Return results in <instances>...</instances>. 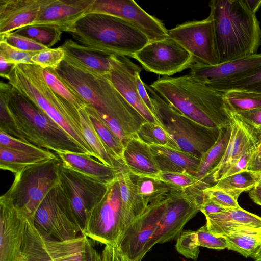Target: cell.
Returning <instances> with one entry per match:
<instances>
[{
  "label": "cell",
  "instance_id": "61",
  "mask_svg": "<svg viewBox=\"0 0 261 261\" xmlns=\"http://www.w3.org/2000/svg\"><path fill=\"white\" fill-rule=\"evenodd\" d=\"M254 151L258 153H261V140Z\"/></svg>",
  "mask_w": 261,
  "mask_h": 261
},
{
  "label": "cell",
  "instance_id": "49",
  "mask_svg": "<svg viewBox=\"0 0 261 261\" xmlns=\"http://www.w3.org/2000/svg\"><path fill=\"white\" fill-rule=\"evenodd\" d=\"M255 149L247 151L239 159L234 162L226 170L221 178H226L241 172L246 171L249 161Z\"/></svg>",
  "mask_w": 261,
  "mask_h": 261
},
{
  "label": "cell",
  "instance_id": "34",
  "mask_svg": "<svg viewBox=\"0 0 261 261\" xmlns=\"http://www.w3.org/2000/svg\"><path fill=\"white\" fill-rule=\"evenodd\" d=\"M206 85L223 92L237 90L261 93V66L243 76Z\"/></svg>",
  "mask_w": 261,
  "mask_h": 261
},
{
  "label": "cell",
  "instance_id": "47",
  "mask_svg": "<svg viewBox=\"0 0 261 261\" xmlns=\"http://www.w3.org/2000/svg\"><path fill=\"white\" fill-rule=\"evenodd\" d=\"M197 243L199 247L215 250H223L227 248L225 239L215 236L207 228L206 224L196 231Z\"/></svg>",
  "mask_w": 261,
  "mask_h": 261
},
{
  "label": "cell",
  "instance_id": "32",
  "mask_svg": "<svg viewBox=\"0 0 261 261\" xmlns=\"http://www.w3.org/2000/svg\"><path fill=\"white\" fill-rule=\"evenodd\" d=\"M227 248L241 254L245 257L253 256L261 248V229L242 231L222 237Z\"/></svg>",
  "mask_w": 261,
  "mask_h": 261
},
{
  "label": "cell",
  "instance_id": "46",
  "mask_svg": "<svg viewBox=\"0 0 261 261\" xmlns=\"http://www.w3.org/2000/svg\"><path fill=\"white\" fill-rule=\"evenodd\" d=\"M157 180L177 188L185 189L193 186L197 182L195 176L187 173L162 171L160 172Z\"/></svg>",
  "mask_w": 261,
  "mask_h": 261
},
{
  "label": "cell",
  "instance_id": "37",
  "mask_svg": "<svg viewBox=\"0 0 261 261\" xmlns=\"http://www.w3.org/2000/svg\"><path fill=\"white\" fill-rule=\"evenodd\" d=\"M13 32L30 38L47 48L58 43L62 34V31L56 28L38 25L25 27Z\"/></svg>",
  "mask_w": 261,
  "mask_h": 261
},
{
  "label": "cell",
  "instance_id": "35",
  "mask_svg": "<svg viewBox=\"0 0 261 261\" xmlns=\"http://www.w3.org/2000/svg\"><path fill=\"white\" fill-rule=\"evenodd\" d=\"M42 72L44 80L50 88L77 111L86 107L87 105L83 99L59 75L55 69H43Z\"/></svg>",
  "mask_w": 261,
  "mask_h": 261
},
{
  "label": "cell",
  "instance_id": "38",
  "mask_svg": "<svg viewBox=\"0 0 261 261\" xmlns=\"http://www.w3.org/2000/svg\"><path fill=\"white\" fill-rule=\"evenodd\" d=\"M0 147L22 152L50 160L57 159L58 156L49 150L40 148L0 130Z\"/></svg>",
  "mask_w": 261,
  "mask_h": 261
},
{
  "label": "cell",
  "instance_id": "8",
  "mask_svg": "<svg viewBox=\"0 0 261 261\" xmlns=\"http://www.w3.org/2000/svg\"><path fill=\"white\" fill-rule=\"evenodd\" d=\"M158 191L145 200L143 212L125 228L116 246L132 261L140 260L156 243L160 224L165 205L166 188Z\"/></svg>",
  "mask_w": 261,
  "mask_h": 261
},
{
  "label": "cell",
  "instance_id": "1",
  "mask_svg": "<svg viewBox=\"0 0 261 261\" xmlns=\"http://www.w3.org/2000/svg\"><path fill=\"white\" fill-rule=\"evenodd\" d=\"M150 86L181 114L204 126L220 130L230 124L224 92L190 74L176 77L164 76Z\"/></svg>",
  "mask_w": 261,
  "mask_h": 261
},
{
  "label": "cell",
  "instance_id": "44",
  "mask_svg": "<svg viewBox=\"0 0 261 261\" xmlns=\"http://www.w3.org/2000/svg\"><path fill=\"white\" fill-rule=\"evenodd\" d=\"M37 53L20 50L0 40V57L14 64H34L32 58Z\"/></svg>",
  "mask_w": 261,
  "mask_h": 261
},
{
  "label": "cell",
  "instance_id": "6",
  "mask_svg": "<svg viewBox=\"0 0 261 261\" xmlns=\"http://www.w3.org/2000/svg\"><path fill=\"white\" fill-rule=\"evenodd\" d=\"M154 107L153 115L168 134L174 148L201 159L216 143L220 130L204 126L185 116L144 83Z\"/></svg>",
  "mask_w": 261,
  "mask_h": 261
},
{
  "label": "cell",
  "instance_id": "7",
  "mask_svg": "<svg viewBox=\"0 0 261 261\" xmlns=\"http://www.w3.org/2000/svg\"><path fill=\"white\" fill-rule=\"evenodd\" d=\"M60 158L27 167L14 174L4 194L12 203L34 221L36 212L48 193L59 184Z\"/></svg>",
  "mask_w": 261,
  "mask_h": 261
},
{
  "label": "cell",
  "instance_id": "23",
  "mask_svg": "<svg viewBox=\"0 0 261 261\" xmlns=\"http://www.w3.org/2000/svg\"><path fill=\"white\" fill-rule=\"evenodd\" d=\"M42 0H0V35L33 25Z\"/></svg>",
  "mask_w": 261,
  "mask_h": 261
},
{
  "label": "cell",
  "instance_id": "41",
  "mask_svg": "<svg viewBox=\"0 0 261 261\" xmlns=\"http://www.w3.org/2000/svg\"><path fill=\"white\" fill-rule=\"evenodd\" d=\"M202 192L205 198L225 210L240 207L238 198L241 193L217 189L213 186L203 189Z\"/></svg>",
  "mask_w": 261,
  "mask_h": 261
},
{
  "label": "cell",
  "instance_id": "27",
  "mask_svg": "<svg viewBox=\"0 0 261 261\" xmlns=\"http://www.w3.org/2000/svg\"><path fill=\"white\" fill-rule=\"evenodd\" d=\"M61 47L65 51V59L73 61L91 72L106 75L112 69L110 55L92 50L72 39L66 40Z\"/></svg>",
  "mask_w": 261,
  "mask_h": 261
},
{
  "label": "cell",
  "instance_id": "62",
  "mask_svg": "<svg viewBox=\"0 0 261 261\" xmlns=\"http://www.w3.org/2000/svg\"><path fill=\"white\" fill-rule=\"evenodd\" d=\"M256 130L258 132V133L259 134V135L261 136V126H259V127H258L256 129Z\"/></svg>",
  "mask_w": 261,
  "mask_h": 261
},
{
  "label": "cell",
  "instance_id": "4",
  "mask_svg": "<svg viewBox=\"0 0 261 261\" xmlns=\"http://www.w3.org/2000/svg\"><path fill=\"white\" fill-rule=\"evenodd\" d=\"M42 70L34 64H15L6 79L63 128L87 155L96 159L83 135L79 111L50 88Z\"/></svg>",
  "mask_w": 261,
  "mask_h": 261
},
{
  "label": "cell",
  "instance_id": "31",
  "mask_svg": "<svg viewBox=\"0 0 261 261\" xmlns=\"http://www.w3.org/2000/svg\"><path fill=\"white\" fill-rule=\"evenodd\" d=\"M85 110L111 155L117 162H122L124 146L120 139L101 119L94 108L87 105Z\"/></svg>",
  "mask_w": 261,
  "mask_h": 261
},
{
  "label": "cell",
  "instance_id": "48",
  "mask_svg": "<svg viewBox=\"0 0 261 261\" xmlns=\"http://www.w3.org/2000/svg\"><path fill=\"white\" fill-rule=\"evenodd\" d=\"M132 178L137 186L139 194L144 201L166 185V183L153 178L140 177L133 175H132Z\"/></svg>",
  "mask_w": 261,
  "mask_h": 261
},
{
  "label": "cell",
  "instance_id": "15",
  "mask_svg": "<svg viewBox=\"0 0 261 261\" xmlns=\"http://www.w3.org/2000/svg\"><path fill=\"white\" fill-rule=\"evenodd\" d=\"M231 134L223 158L218 165L200 182L193 186L199 190L217 182L229 167L248 151L254 149L261 140L257 130L238 114L229 109Z\"/></svg>",
  "mask_w": 261,
  "mask_h": 261
},
{
  "label": "cell",
  "instance_id": "51",
  "mask_svg": "<svg viewBox=\"0 0 261 261\" xmlns=\"http://www.w3.org/2000/svg\"><path fill=\"white\" fill-rule=\"evenodd\" d=\"M236 113L256 129L261 126V108Z\"/></svg>",
  "mask_w": 261,
  "mask_h": 261
},
{
  "label": "cell",
  "instance_id": "40",
  "mask_svg": "<svg viewBox=\"0 0 261 261\" xmlns=\"http://www.w3.org/2000/svg\"><path fill=\"white\" fill-rule=\"evenodd\" d=\"M256 182L255 178L251 174L245 171L221 178L212 186L217 189L242 193L250 191L254 188Z\"/></svg>",
  "mask_w": 261,
  "mask_h": 261
},
{
  "label": "cell",
  "instance_id": "39",
  "mask_svg": "<svg viewBox=\"0 0 261 261\" xmlns=\"http://www.w3.org/2000/svg\"><path fill=\"white\" fill-rule=\"evenodd\" d=\"M136 136L150 146L161 145L174 149L168 134L160 124L146 121L138 130Z\"/></svg>",
  "mask_w": 261,
  "mask_h": 261
},
{
  "label": "cell",
  "instance_id": "11",
  "mask_svg": "<svg viewBox=\"0 0 261 261\" xmlns=\"http://www.w3.org/2000/svg\"><path fill=\"white\" fill-rule=\"evenodd\" d=\"M33 221L42 233L59 241L75 239L81 232L67 198L59 184L45 196L36 212Z\"/></svg>",
  "mask_w": 261,
  "mask_h": 261
},
{
  "label": "cell",
  "instance_id": "57",
  "mask_svg": "<svg viewBox=\"0 0 261 261\" xmlns=\"http://www.w3.org/2000/svg\"><path fill=\"white\" fill-rule=\"evenodd\" d=\"M249 196L254 203L261 206V188H253L249 191Z\"/></svg>",
  "mask_w": 261,
  "mask_h": 261
},
{
  "label": "cell",
  "instance_id": "10",
  "mask_svg": "<svg viewBox=\"0 0 261 261\" xmlns=\"http://www.w3.org/2000/svg\"><path fill=\"white\" fill-rule=\"evenodd\" d=\"M59 185L82 233L88 213L102 199L108 184L68 169L61 163L59 167Z\"/></svg>",
  "mask_w": 261,
  "mask_h": 261
},
{
  "label": "cell",
  "instance_id": "55",
  "mask_svg": "<svg viewBox=\"0 0 261 261\" xmlns=\"http://www.w3.org/2000/svg\"><path fill=\"white\" fill-rule=\"evenodd\" d=\"M86 260L101 261V254L94 248L88 238L86 242Z\"/></svg>",
  "mask_w": 261,
  "mask_h": 261
},
{
  "label": "cell",
  "instance_id": "19",
  "mask_svg": "<svg viewBox=\"0 0 261 261\" xmlns=\"http://www.w3.org/2000/svg\"><path fill=\"white\" fill-rule=\"evenodd\" d=\"M24 261H76L71 246L59 245L57 240L42 233L27 217L22 244Z\"/></svg>",
  "mask_w": 261,
  "mask_h": 261
},
{
  "label": "cell",
  "instance_id": "59",
  "mask_svg": "<svg viewBox=\"0 0 261 261\" xmlns=\"http://www.w3.org/2000/svg\"><path fill=\"white\" fill-rule=\"evenodd\" d=\"M256 180V185L254 187L261 188V172L254 173L249 172Z\"/></svg>",
  "mask_w": 261,
  "mask_h": 261
},
{
  "label": "cell",
  "instance_id": "28",
  "mask_svg": "<svg viewBox=\"0 0 261 261\" xmlns=\"http://www.w3.org/2000/svg\"><path fill=\"white\" fill-rule=\"evenodd\" d=\"M118 180L122 212L127 226L143 212L145 202L139 194L137 186L124 164L120 168Z\"/></svg>",
  "mask_w": 261,
  "mask_h": 261
},
{
  "label": "cell",
  "instance_id": "56",
  "mask_svg": "<svg viewBox=\"0 0 261 261\" xmlns=\"http://www.w3.org/2000/svg\"><path fill=\"white\" fill-rule=\"evenodd\" d=\"M14 64L10 63L0 57V75L2 77L6 79L10 73Z\"/></svg>",
  "mask_w": 261,
  "mask_h": 261
},
{
  "label": "cell",
  "instance_id": "53",
  "mask_svg": "<svg viewBox=\"0 0 261 261\" xmlns=\"http://www.w3.org/2000/svg\"><path fill=\"white\" fill-rule=\"evenodd\" d=\"M224 208L217 204L212 200L204 197V200L200 205V211L205 216L211 214L221 212L225 210Z\"/></svg>",
  "mask_w": 261,
  "mask_h": 261
},
{
  "label": "cell",
  "instance_id": "18",
  "mask_svg": "<svg viewBox=\"0 0 261 261\" xmlns=\"http://www.w3.org/2000/svg\"><path fill=\"white\" fill-rule=\"evenodd\" d=\"M112 69L106 76L115 88L148 122L158 123L153 114L141 98L137 76L142 68L124 56L110 55Z\"/></svg>",
  "mask_w": 261,
  "mask_h": 261
},
{
  "label": "cell",
  "instance_id": "26",
  "mask_svg": "<svg viewBox=\"0 0 261 261\" xmlns=\"http://www.w3.org/2000/svg\"><path fill=\"white\" fill-rule=\"evenodd\" d=\"M161 171L187 173L195 176L200 159L167 146L150 145Z\"/></svg>",
  "mask_w": 261,
  "mask_h": 261
},
{
  "label": "cell",
  "instance_id": "14",
  "mask_svg": "<svg viewBox=\"0 0 261 261\" xmlns=\"http://www.w3.org/2000/svg\"><path fill=\"white\" fill-rule=\"evenodd\" d=\"M168 34L192 55L193 64H218L214 22L210 15L201 20L176 25L168 30Z\"/></svg>",
  "mask_w": 261,
  "mask_h": 261
},
{
  "label": "cell",
  "instance_id": "43",
  "mask_svg": "<svg viewBox=\"0 0 261 261\" xmlns=\"http://www.w3.org/2000/svg\"><path fill=\"white\" fill-rule=\"evenodd\" d=\"M65 58V51L60 46L55 48H48L37 53L32 57V61L35 65L43 69L51 68L56 69Z\"/></svg>",
  "mask_w": 261,
  "mask_h": 261
},
{
  "label": "cell",
  "instance_id": "13",
  "mask_svg": "<svg viewBox=\"0 0 261 261\" xmlns=\"http://www.w3.org/2000/svg\"><path fill=\"white\" fill-rule=\"evenodd\" d=\"M130 57L139 62L146 71L167 76L190 68L193 64L192 55L169 36L150 41Z\"/></svg>",
  "mask_w": 261,
  "mask_h": 261
},
{
  "label": "cell",
  "instance_id": "17",
  "mask_svg": "<svg viewBox=\"0 0 261 261\" xmlns=\"http://www.w3.org/2000/svg\"><path fill=\"white\" fill-rule=\"evenodd\" d=\"M27 216L3 194L0 197V261H24L22 244Z\"/></svg>",
  "mask_w": 261,
  "mask_h": 261
},
{
  "label": "cell",
  "instance_id": "58",
  "mask_svg": "<svg viewBox=\"0 0 261 261\" xmlns=\"http://www.w3.org/2000/svg\"><path fill=\"white\" fill-rule=\"evenodd\" d=\"M244 2L249 10L255 14L261 7V0H244Z\"/></svg>",
  "mask_w": 261,
  "mask_h": 261
},
{
  "label": "cell",
  "instance_id": "54",
  "mask_svg": "<svg viewBox=\"0 0 261 261\" xmlns=\"http://www.w3.org/2000/svg\"><path fill=\"white\" fill-rule=\"evenodd\" d=\"M254 150L249 161L246 171L261 172V153L255 152Z\"/></svg>",
  "mask_w": 261,
  "mask_h": 261
},
{
  "label": "cell",
  "instance_id": "21",
  "mask_svg": "<svg viewBox=\"0 0 261 261\" xmlns=\"http://www.w3.org/2000/svg\"><path fill=\"white\" fill-rule=\"evenodd\" d=\"M261 66V54L214 66L193 64L189 74L205 84L243 76Z\"/></svg>",
  "mask_w": 261,
  "mask_h": 261
},
{
  "label": "cell",
  "instance_id": "9",
  "mask_svg": "<svg viewBox=\"0 0 261 261\" xmlns=\"http://www.w3.org/2000/svg\"><path fill=\"white\" fill-rule=\"evenodd\" d=\"M126 226L117 178L108 185L102 199L88 213L81 234L105 245H116Z\"/></svg>",
  "mask_w": 261,
  "mask_h": 261
},
{
  "label": "cell",
  "instance_id": "50",
  "mask_svg": "<svg viewBox=\"0 0 261 261\" xmlns=\"http://www.w3.org/2000/svg\"><path fill=\"white\" fill-rule=\"evenodd\" d=\"M101 261L132 260L123 255L116 245H105L101 254Z\"/></svg>",
  "mask_w": 261,
  "mask_h": 261
},
{
  "label": "cell",
  "instance_id": "60",
  "mask_svg": "<svg viewBox=\"0 0 261 261\" xmlns=\"http://www.w3.org/2000/svg\"><path fill=\"white\" fill-rule=\"evenodd\" d=\"M252 258L254 261H261V248Z\"/></svg>",
  "mask_w": 261,
  "mask_h": 261
},
{
  "label": "cell",
  "instance_id": "12",
  "mask_svg": "<svg viewBox=\"0 0 261 261\" xmlns=\"http://www.w3.org/2000/svg\"><path fill=\"white\" fill-rule=\"evenodd\" d=\"M202 199L189 188L169 185L166 188L165 208L161 217L158 243L177 238L186 223L200 211Z\"/></svg>",
  "mask_w": 261,
  "mask_h": 261
},
{
  "label": "cell",
  "instance_id": "2",
  "mask_svg": "<svg viewBox=\"0 0 261 261\" xmlns=\"http://www.w3.org/2000/svg\"><path fill=\"white\" fill-rule=\"evenodd\" d=\"M209 6L218 64L257 54L260 23L244 0H212Z\"/></svg>",
  "mask_w": 261,
  "mask_h": 261
},
{
  "label": "cell",
  "instance_id": "33",
  "mask_svg": "<svg viewBox=\"0 0 261 261\" xmlns=\"http://www.w3.org/2000/svg\"><path fill=\"white\" fill-rule=\"evenodd\" d=\"M50 159L0 147V168L14 174L23 169Z\"/></svg>",
  "mask_w": 261,
  "mask_h": 261
},
{
  "label": "cell",
  "instance_id": "36",
  "mask_svg": "<svg viewBox=\"0 0 261 261\" xmlns=\"http://www.w3.org/2000/svg\"><path fill=\"white\" fill-rule=\"evenodd\" d=\"M228 108L235 113L261 108V93L232 90L224 92Z\"/></svg>",
  "mask_w": 261,
  "mask_h": 261
},
{
  "label": "cell",
  "instance_id": "24",
  "mask_svg": "<svg viewBox=\"0 0 261 261\" xmlns=\"http://www.w3.org/2000/svg\"><path fill=\"white\" fill-rule=\"evenodd\" d=\"M122 162L132 175L157 179L161 171L150 145L137 136L124 145Z\"/></svg>",
  "mask_w": 261,
  "mask_h": 261
},
{
  "label": "cell",
  "instance_id": "52",
  "mask_svg": "<svg viewBox=\"0 0 261 261\" xmlns=\"http://www.w3.org/2000/svg\"><path fill=\"white\" fill-rule=\"evenodd\" d=\"M137 83L138 92L141 98L151 112L153 114L154 107L153 104L145 87L144 83L140 77V74L137 76Z\"/></svg>",
  "mask_w": 261,
  "mask_h": 261
},
{
  "label": "cell",
  "instance_id": "22",
  "mask_svg": "<svg viewBox=\"0 0 261 261\" xmlns=\"http://www.w3.org/2000/svg\"><path fill=\"white\" fill-rule=\"evenodd\" d=\"M206 225L214 234L223 237L235 233L261 229V217L241 207L226 209L205 216Z\"/></svg>",
  "mask_w": 261,
  "mask_h": 261
},
{
  "label": "cell",
  "instance_id": "5",
  "mask_svg": "<svg viewBox=\"0 0 261 261\" xmlns=\"http://www.w3.org/2000/svg\"><path fill=\"white\" fill-rule=\"evenodd\" d=\"M70 34L79 44L108 55L130 57L150 42L146 35L127 21L101 13L86 14Z\"/></svg>",
  "mask_w": 261,
  "mask_h": 261
},
{
  "label": "cell",
  "instance_id": "25",
  "mask_svg": "<svg viewBox=\"0 0 261 261\" xmlns=\"http://www.w3.org/2000/svg\"><path fill=\"white\" fill-rule=\"evenodd\" d=\"M56 154L64 167L107 184L117 179L120 168L123 164L112 167L83 153L58 152Z\"/></svg>",
  "mask_w": 261,
  "mask_h": 261
},
{
  "label": "cell",
  "instance_id": "30",
  "mask_svg": "<svg viewBox=\"0 0 261 261\" xmlns=\"http://www.w3.org/2000/svg\"><path fill=\"white\" fill-rule=\"evenodd\" d=\"M79 112L83 135L94 152L96 159L108 166H119L122 162H117L111 155L94 128L85 108L79 110Z\"/></svg>",
  "mask_w": 261,
  "mask_h": 261
},
{
  "label": "cell",
  "instance_id": "29",
  "mask_svg": "<svg viewBox=\"0 0 261 261\" xmlns=\"http://www.w3.org/2000/svg\"><path fill=\"white\" fill-rule=\"evenodd\" d=\"M230 134V124L220 129L216 143L200 159V162L195 176L197 180L195 184L201 181L218 165L226 149Z\"/></svg>",
  "mask_w": 261,
  "mask_h": 261
},
{
  "label": "cell",
  "instance_id": "3",
  "mask_svg": "<svg viewBox=\"0 0 261 261\" xmlns=\"http://www.w3.org/2000/svg\"><path fill=\"white\" fill-rule=\"evenodd\" d=\"M0 87L6 94L15 138L55 153L87 154L63 128L10 84L1 81Z\"/></svg>",
  "mask_w": 261,
  "mask_h": 261
},
{
  "label": "cell",
  "instance_id": "16",
  "mask_svg": "<svg viewBox=\"0 0 261 261\" xmlns=\"http://www.w3.org/2000/svg\"><path fill=\"white\" fill-rule=\"evenodd\" d=\"M91 13L121 18L143 32L150 41L163 40L169 36L164 24L133 0H94L87 14Z\"/></svg>",
  "mask_w": 261,
  "mask_h": 261
},
{
  "label": "cell",
  "instance_id": "45",
  "mask_svg": "<svg viewBox=\"0 0 261 261\" xmlns=\"http://www.w3.org/2000/svg\"><path fill=\"white\" fill-rule=\"evenodd\" d=\"M0 40H3L10 45L26 51L39 52L48 48L30 38L13 32L1 35Z\"/></svg>",
  "mask_w": 261,
  "mask_h": 261
},
{
  "label": "cell",
  "instance_id": "42",
  "mask_svg": "<svg viewBox=\"0 0 261 261\" xmlns=\"http://www.w3.org/2000/svg\"><path fill=\"white\" fill-rule=\"evenodd\" d=\"M175 249L186 258L197 260L200 253L196 231L187 230L182 231L177 237Z\"/></svg>",
  "mask_w": 261,
  "mask_h": 261
},
{
  "label": "cell",
  "instance_id": "20",
  "mask_svg": "<svg viewBox=\"0 0 261 261\" xmlns=\"http://www.w3.org/2000/svg\"><path fill=\"white\" fill-rule=\"evenodd\" d=\"M94 0H42L32 25H46L71 33L76 23L87 14Z\"/></svg>",
  "mask_w": 261,
  "mask_h": 261
}]
</instances>
